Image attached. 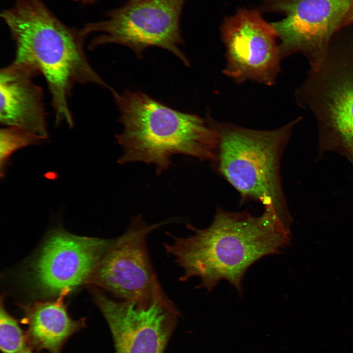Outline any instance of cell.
Returning <instances> with one entry per match:
<instances>
[{
    "label": "cell",
    "mask_w": 353,
    "mask_h": 353,
    "mask_svg": "<svg viewBox=\"0 0 353 353\" xmlns=\"http://www.w3.org/2000/svg\"><path fill=\"white\" fill-rule=\"evenodd\" d=\"M111 93L123 126L115 135L123 151L119 164L152 165L159 175L170 168L175 155L212 160L216 135L210 115L179 111L141 91Z\"/></svg>",
    "instance_id": "obj_3"
},
{
    "label": "cell",
    "mask_w": 353,
    "mask_h": 353,
    "mask_svg": "<svg viewBox=\"0 0 353 353\" xmlns=\"http://www.w3.org/2000/svg\"><path fill=\"white\" fill-rule=\"evenodd\" d=\"M186 0H127L121 6L106 13V19L85 24L81 28L92 38L88 49L117 44L131 49L141 58L152 47L165 49L186 66L190 63L178 46L183 43L180 20Z\"/></svg>",
    "instance_id": "obj_6"
},
{
    "label": "cell",
    "mask_w": 353,
    "mask_h": 353,
    "mask_svg": "<svg viewBox=\"0 0 353 353\" xmlns=\"http://www.w3.org/2000/svg\"><path fill=\"white\" fill-rule=\"evenodd\" d=\"M168 222L149 225L141 215L115 238L88 281L121 300L147 306L166 296L152 266L147 239L152 231Z\"/></svg>",
    "instance_id": "obj_7"
},
{
    "label": "cell",
    "mask_w": 353,
    "mask_h": 353,
    "mask_svg": "<svg viewBox=\"0 0 353 353\" xmlns=\"http://www.w3.org/2000/svg\"><path fill=\"white\" fill-rule=\"evenodd\" d=\"M0 348L2 353H37L18 321L6 310L1 300Z\"/></svg>",
    "instance_id": "obj_14"
},
{
    "label": "cell",
    "mask_w": 353,
    "mask_h": 353,
    "mask_svg": "<svg viewBox=\"0 0 353 353\" xmlns=\"http://www.w3.org/2000/svg\"><path fill=\"white\" fill-rule=\"evenodd\" d=\"M300 117L276 129L248 128L218 122L213 168L246 199L261 202L290 229L289 210L280 175L282 155Z\"/></svg>",
    "instance_id": "obj_4"
},
{
    "label": "cell",
    "mask_w": 353,
    "mask_h": 353,
    "mask_svg": "<svg viewBox=\"0 0 353 353\" xmlns=\"http://www.w3.org/2000/svg\"><path fill=\"white\" fill-rule=\"evenodd\" d=\"M353 24V4L349 11L346 21V25Z\"/></svg>",
    "instance_id": "obj_16"
},
{
    "label": "cell",
    "mask_w": 353,
    "mask_h": 353,
    "mask_svg": "<svg viewBox=\"0 0 353 353\" xmlns=\"http://www.w3.org/2000/svg\"><path fill=\"white\" fill-rule=\"evenodd\" d=\"M75 2L79 3L83 5H88L93 4L99 0H73Z\"/></svg>",
    "instance_id": "obj_17"
},
{
    "label": "cell",
    "mask_w": 353,
    "mask_h": 353,
    "mask_svg": "<svg viewBox=\"0 0 353 353\" xmlns=\"http://www.w3.org/2000/svg\"><path fill=\"white\" fill-rule=\"evenodd\" d=\"M115 240L77 236L62 229L55 230L36 262V285L46 295H67L88 281Z\"/></svg>",
    "instance_id": "obj_11"
},
{
    "label": "cell",
    "mask_w": 353,
    "mask_h": 353,
    "mask_svg": "<svg viewBox=\"0 0 353 353\" xmlns=\"http://www.w3.org/2000/svg\"><path fill=\"white\" fill-rule=\"evenodd\" d=\"M295 98L315 120L318 157L333 152L353 166V36H333Z\"/></svg>",
    "instance_id": "obj_5"
},
{
    "label": "cell",
    "mask_w": 353,
    "mask_h": 353,
    "mask_svg": "<svg viewBox=\"0 0 353 353\" xmlns=\"http://www.w3.org/2000/svg\"><path fill=\"white\" fill-rule=\"evenodd\" d=\"M39 75L26 65L12 62L0 72V122L38 139L48 138L44 94L33 81Z\"/></svg>",
    "instance_id": "obj_12"
},
{
    "label": "cell",
    "mask_w": 353,
    "mask_h": 353,
    "mask_svg": "<svg viewBox=\"0 0 353 353\" xmlns=\"http://www.w3.org/2000/svg\"><path fill=\"white\" fill-rule=\"evenodd\" d=\"M187 227L192 234L172 236L164 248L182 269L181 281L197 277L201 281L198 287L207 291L225 279L241 294L242 279L250 266L264 256L279 253L291 240V231L266 208L258 216L218 208L207 227Z\"/></svg>",
    "instance_id": "obj_1"
},
{
    "label": "cell",
    "mask_w": 353,
    "mask_h": 353,
    "mask_svg": "<svg viewBox=\"0 0 353 353\" xmlns=\"http://www.w3.org/2000/svg\"><path fill=\"white\" fill-rule=\"evenodd\" d=\"M226 49L224 75L241 83L252 80L271 86L280 71L277 34L256 10H240L221 27Z\"/></svg>",
    "instance_id": "obj_10"
},
{
    "label": "cell",
    "mask_w": 353,
    "mask_h": 353,
    "mask_svg": "<svg viewBox=\"0 0 353 353\" xmlns=\"http://www.w3.org/2000/svg\"><path fill=\"white\" fill-rule=\"evenodd\" d=\"M353 0H269V10L284 14L271 24L277 38L281 58L300 53L310 67L318 64L333 36L346 25Z\"/></svg>",
    "instance_id": "obj_8"
},
{
    "label": "cell",
    "mask_w": 353,
    "mask_h": 353,
    "mask_svg": "<svg viewBox=\"0 0 353 353\" xmlns=\"http://www.w3.org/2000/svg\"><path fill=\"white\" fill-rule=\"evenodd\" d=\"M60 295L54 301L38 302L23 305V323L28 340L37 352L61 353L67 341L86 327L85 318L75 320L68 312Z\"/></svg>",
    "instance_id": "obj_13"
},
{
    "label": "cell",
    "mask_w": 353,
    "mask_h": 353,
    "mask_svg": "<svg viewBox=\"0 0 353 353\" xmlns=\"http://www.w3.org/2000/svg\"><path fill=\"white\" fill-rule=\"evenodd\" d=\"M92 290L109 327L116 353H164L179 316L167 296L143 306L113 300L97 288Z\"/></svg>",
    "instance_id": "obj_9"
},
{
    "label": "cell",
    "mask_w": 353,
    "mask_h": 353,
    "mask_svg": "<svg viewBox=\"0 0 353 353\" xmlns=\"http://www.w3.org/2000/svg\"><path fill=\"white\" fill-rule=\"evenodd\" d=\"M0 17L15 44L13 62L44 76L51 97L56 125L74 126L68 99L76 84L111 89L93 69L84 50L81 29L59 20L42 0H15Z\"/></svg>",
    "instance_id": "obj_2"
},
{
    "label": "cell",
    "mask_w": 353,
    "mask_h": 353,
    "mask_svg": "<svg viewBox=\"0 0 353 353\" xmlns=\"http://www.w3.org/2000/svg\"><path fill=\"white\" fill-rule=\"evenodd\" d=\"M38 139L17 128L5 127L0 131V176H4L9 157L17 150L38 143Z\"/></svg>",
    "instance_id": "obj_15"
}]
</instances>
